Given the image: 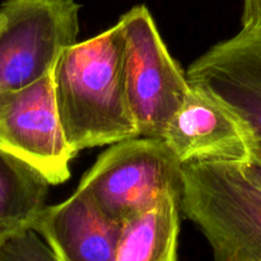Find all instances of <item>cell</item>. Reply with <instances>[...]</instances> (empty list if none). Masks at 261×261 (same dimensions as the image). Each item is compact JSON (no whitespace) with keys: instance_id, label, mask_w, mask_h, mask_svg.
<instances>
[{"instance_id":"6da1fadb","label":"cell","mask_w":261,"mask_h":261,"mask_svg":"<svg viewBox=\"0 0 261 261\" xmlns=\"http://www.w3.org/2000/svg\"><path fill=\"white\" fill-rule=\"evenodd\" d=\"M125 38L119 22L69 46L53 69L56 110L66 144L81 150L139 137L124 70Z\"/></svg>"},{"instance_id":"8992f818","label":"cell","mask_w":261,"mask_h":261,"mask_svg":"<svg viewBox=\"0 0 261 261\" xmlns=\"http://www.w3.org/2000/svg\"><path fill=\"white\" fill-rule=\"evenodd\" d=\"M0 148L35 167L50 185L70 177L74 155L59 120L53 73L23 88L0 91Z\"/></svg>"},{"instance_id":"ba28073f","label":"cell","mask_w":261,"mask_h":261,"mask_svg":"<svg viewBox=\"0 0 261 261\" xmlns=\"http://www.w3.org/2000/svg\"><path fill=\"white\" fill-rule=\"evenodd\" d=\"M163 140L182 165L244 166L257 152L251 132L240 117L194 87L168 124Z\"/></svg>"},{"instance_id":"277c9868","label":"cell","mask_w":261,"mask_h":261,"mask_svg":"<svg viewBox=\"0 0 261 261\" xmlns=\"http://www.w3.org/2000/svg\"><path fill=\"white\" fill-rule=\"evenodd\" d=\"M124 31V70L130 109L139 137L163 139L191 86L168 53L145 5L120 18Z\"/></svg>"},{"instance_id":"5b68a950","label":"cell","mask_w":261,"mask_h":261,"mask_svg":"<svg viewBox=\"0 0 261 261\" xmlns=\"http://www.w3.org/2000/svg\"><path fill=\"white\" fill-rule=\"evenodd\" d=\"M74 0H4L0 7V91L27 87L53 73L59 56L76 43Z\"/></svg>"},{"instance_id":"7c38bea8","label":"cell","mask_w":261,"mask_h":261,"mask_svg":"<svg viewBox=\"0 0 261 261\" xmlns=\"http://www.w3.org/2000/svg\"><path fill=\"white\" fill-rule=\"evenodd\" d=\"M0 261H61L35 229H25L0 245Z\"/></svg>"},{"instance_id":"9c48e42d","label":"cell","mask_w":261,"mask_h":261,"mask_svg":"<svg viewBox=\"0 0 261 261\" xmlns=\"http://www.w3.org/2000/svg\"><path fill=\"white\" fill-rule=\"evenodd\" d=\"M33 229L61 261H117L122 223L105 216L84 191L45 206Z\"/></svg>"},{"instance_id":"7a4b0ae2","label":"cell","mask_w":261,"mask_h":261,"mask_svg":"<svg viewBox=\"0 0 261 261\" xmlns=\"http://www.w3.org/2000/svg\"><path fill=\"white\" fill-rule=\"evenodd\" d=\"M181 209L205 234L214 261H261V186L240 166L182 165Z\"/></svg>"},{"instance_id":"9a60e30c","label":"cell","mask_w":261,"mask_h":261,"mask_svg":"<svg viewBox=\"0 0 261 261\" xmlns=\"http://www.w3.org/2000/svg\"><path fill=\"white\" fill-rule=\"evenodd\" d=\"M0 22H2V20H0Z\"/></svg>"},{"instance_id":"8fae6325","label":"cell","mask_w":261,"mask_h":261,"mask_svg":"<svg viewBox=\"0 0 261 261\" xmlns=\"http://www.w3.org/2000/svg\"><path fill=\"white\" fill-rule=\"evenodd\" d=\"M50 182L35 167L0 148V245L33 229L45 208Z\"/></svg>"},{"instance_id":"52a82bcc","label":"cell","mask_w":261,"mask_h":261,"mask_svg":"<svg viewBox=\"0 0 261 261\" xmlns=\"http://www.w3.org/2000/svg\"><path fill=\"white\" fill-rule=\"evenodd\" d=\"M186 78L240 117L261 153V33L240 31L213 46L189 66Z\"/></svg>"},{"instance_id":"5bb4252c","label":"cell","mask_w":261,"mask_h":261,"mask_svg":"<svg viewBox=\"0 0 261 261\" xmlns=\"http://www.w3.org/2000/svg\"><path fill=\"white\" fill-rule=\"evenodd\" d=\"M240 167L249 177H251L255 182L261 186V153L256 152L246 165L240 166Z\"/></svg>"},{"instance_id":"3957f363","label":"cell","mask_w":261,"mask_h":261,"mask_svg":"<svg viewBox=\"0 0 261 261\" xmlns=\"http://www.w3.org/2000/svg\"><path fill=\"white\" fill-rule=\"evenodd\" d=\"M110 219L124 223L163 194H182V163L160 138L138 137L112 144L79 182Z\"/></svg>"},{"instance_id":"4fadbf2b","label":"cell","mask_w":261,"mask_h":261,"mask_svg":"<svg viewBox=\"0 0 261 261\" xmlns=\"http://www.w3.org/2000/svg\"><path fill=\"white\" fill-rule=\"evenodd\" d=\"M241 31L261 33V0H245Z\"/></svg>"},{"instance_id":"30bf717a","label":"cell","mask_w":261,"mask_h":261,"mask_svg":"<svg viewBox=\"0 0 261 261\" xmlns=\"http://www.w3.org/2000/svg\"><path fill=\"white\" fill-rule=\"evenodd\" d=\"M182 194L168 191L122 223L117 261H176Z\"/></svg>"}]
</instances>
